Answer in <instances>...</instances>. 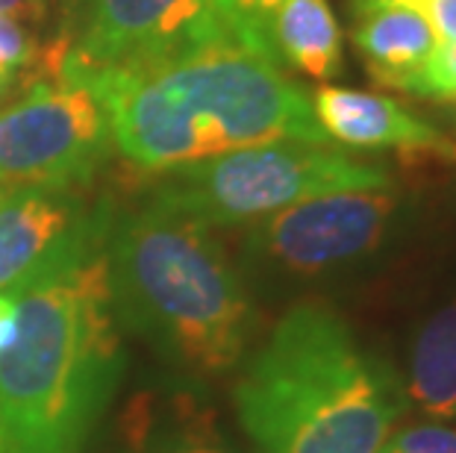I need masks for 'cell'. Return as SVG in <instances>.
<instances>
[{"label": "cell", "mask_w": 456, "mask_h": 453, "mask_svg": "<svg viewBox=\"0 0 456 453\" xmlns=\"http://www.w3.org/2000/svg\"><path fill=\"white\" fill-rule=\"evenodd\" d=\"M380 453H456V430L444 424H415L392 436Z\"/></svg>", "instance_id": "cell-18"}, {"label": "cell", "mask_w": 456, "mask_h": 453, "mask_svg": "<svg viewBox=\"0 0 456 453\" xmlns=\"http://www.w3.org/2000/svg\"><path fill=\"white\" fill-rule=\"evenodd\" d=\"M0 453H12V448H9L6 433H4V424H0Z\"/></svg>", "instance_id": "cell-23"}, {"label": "cell", "mask_w": 456, "mask_h": 453, "mask_svg": "<svg viewBox=\"0 0 456 453\" xmlns=\"http://www.w3.org/2000/svg\"><path fill=\"white\" fill-rule=\"evenodd\" d=\"M71 89L101 101L112 142L144 174L271 142L327 144L313 98L271 53L212 42L144 71H94Z\"/></svg>", "instance_id": "cell-1"}, {"label": "cell", "mask_w": 456, "mask_h": 453, "mask_svg": "<svg viewBox=\"0 0 456 453\" xmlns=\"http://www.w3.org/2000/svg\"><path fill=\"white\" fill-rule=\"evenodd\" d=\"M80 186H15L0 198V292L18 297L103 247L112 204H86Z\"/></svg>", "instance_id": "cell-9"}, {"label": "cell", "mask_w": 456, "mask_h": 453, "mask_svg": "<svg viewBox=\"0 0 456 453\" xmlns=\"http://www.w3.org/2000/svg\"><path fill=\"white\" fill-rule=\"evenodd\" d=\"M401 209L395 186L351 189L309 198L256 221L248 254L268 271L322 277L380 250Z\"/></svg>", "instance_id": "cell-8"}, {"label": "cell", "mask_w": 456, "mask_h": 453, "mask_svg": "<svg viewBox=\"0 0 456 453\" xmlns=\"http://www.w3.org/2000/svg\"><path fill=\"white\" fill-rule=\"evenodd\" d=\"M112 150L110 118L86 89L36 83L0 109V186H86Z\"/></svg>", "instance_id": "cell-7"}, {"label": "cell", "mask_w": 456, "mask_h": 453, "mask_svg": "<svg viewBox=\"0 0 456 453\" xmlns=\"http://www.w3.org/2000/svg\"><path fill=\"white\" fill-rule=\"evenodd\" d=\"M309 98H313L315 121L324 136L345 148L401 150L406 157H415V153L453 157L456 153V144L442 130L392 101L389 94L318 85L315 92H309Z\"/></svg>", "instance_id": "cell-10"}, {"label": "cell", "mask_w": 456, "mask_h": 453, "mask_svg": "<svg viewBox=\"0 0 456 453\" xmlns=\"http://www.w3.org/2000/svg\"><path fill=\"white\" fill-rule=\"evenodd\" d=\"M406 398L433 418H456V301L433 312L415 333Z\"/></svg>", "instance_id": "cell-14"}, {"label": "cell", "mask_w": 456, "mask_h": 453, "mask_svg": "<svg viewBox=\"0 0 456 453\" xmlns=\"http://www.w3.org/2000/svg\"><path fill=\"white\" fill-rule=\"evenodd\" d=\"M406 392L333 306H292L239 374L232 403L259 453H380Z\"/></svg>", "instance_id": "cell-2"}, {"label": "cell", "mask_w": 456, "mask_h": 453, "mask_svg": "<svg viewBox=\"0 0 456 453\" xmlns=\"http://www.w3.org/2000/svg\"><path fill=\"white\" fill-rule=\"evenodd\" d=\"M12 89H15V80L9 74L0 71V98H6V94L12 92Z\"/></svg>", "instance_id": "cell-22"}, {"label": "cell", "mask_w": 456, "mask_h": 453, "mask_svg": "<svg viewBox=\"0 0 456 453\" xmlns=\"http://www.w3.org/2000/svg\"><path fill=\"white\" fill-rule=\"evenodd\" d=\"M277 60L313 80L342 74V30L327 0H283L268 24Z\"/></svg>", "instance_id": "cell-13"}, {"label": "cell", "mask_w": 456, "mask_h": 453, "mask_svg": "<svg viewBox=\"0 0 456 453\" xmlns=\"http://www.w3.org/2000/svg\"><path fill=\"white\" fill-rule=\"evenodd\" d=\"M351 38L368 77L389 92H406V83L439 44L421 9L412 4H383L354 15Z\"/></svg>", "instance_id": "cell-11"}, {"label": "cell", "mask_w": 456, "mask_h": 453, "mask_svg": "<svg viewBox=\"0 0 456 453\" xmlns=\"http://www.w3.org/2000/svg\"><path fill=\"white\" fill-rule=\"evenodd\" d=\"M80 4H83V0H62V24L77 12V9H80Z\"/></svg>", "instance_id": "cell-21"}, {"label": "cell", "mask_w": 456, "mask_h": 453, "mask_svg": "<svg viewBox=\"0 0 456 453\" xmlns=\"http://www.w3.org/2000/svg\"><path fill=\"white\" fill-rule=\"evenodd\" d=\"M383 186L392 180L380 166L327 144L271 142L165 171L148 200L207 227H230L254 224L309 198Z\"/></svg>", "instance_id": "cell-5"}, {"label": "cell", "mask_w": 456, "mask_h": 453, "mask_svg": "<svg viewBox=\"0 0 456 453\" xmlns=\"http://www.w3.org/2000/svg\"><path fill=\"white\" fill-rule=\"evenodd\" d=\"M406 94L439 103L456 101V42L436 44V51L406 83Z\"/></svg>", "instance_id": "cell-16"}, {"label": "cell", "mask_w": 456, "mask_h": 453, "mask_svg": "<svg viewBox=\"0 0 456 453\" xmlns=\"http://www.w3.org/2000/svg\"><path fill=\"white\" fill-rule=\"evenodd\" d=\"M227 38L241 42L216 0H83L47 42V74L74 85L83 74L144 71Z\"/></svg>", "instance_id": "cell-6"}, {"label": "cell", "mask_w": 456, "mask_h": 453, "mask_svg": "<svg viewBox=\"0 0 456 453\" xmlns=\"http://www.w3.org/2000/svg\"><path fill=\"white\" fill-rule=\"evenodd\" d=\"M121 453H236L191 394H139L121 418Z\"/></svg>", "instance_id": "cell-12"}, {"label": "cell", "mask_w": 456, "mask_h": 453, "mask_svg": "<svg viewBox=\"0 0 456 453\" xmlns=\"http://www.w3.org/2000/svg\"><path fill=\"white\" fill-rule=\"evenodd\" d=\"M15 324H18V306H15V297L0 292V353H4V351L9 348V344H12Z\"/></svg>", "instance_id": "cell-20"}, {"label": "cell", "mask_w": 456, "mask_h": 453, "mask_svg": "<svg viewBox=\"0 0 456 453\" xmlns=\"http://www.w3.org/2000/svg\"><path fill=\"white\" fill-rule=\"evenodd\" d=\"M115 315L189 374L241 362L254 303L212 227L148 200L110 215L103 236Z\"/></svg>", "instance_id": "cell-4"}, {"label": "cell", "mask_w": 456, "mask_h": 453, "mask_svg": "<svg viewBox=\"0 0 456 453\" xmlns=\"http://www.w3.org/2000/svg\"><path fill=\"white\" fill-rule=\"evenodd\" d=\"M42 51L45 42L36 36L33 27L0 15V71L12 77L15 85L24 89V83L30 80L42 60Z\"/></svg>", "instance_id": "cell-15"}, {"label": "cell", "mask_w": 456, "mask_h": 453, "mask_svg": "<svg viewBox=\"0 0 456 453\" xmlns=\"http://www.w3.org/2000/svg\"><path fill=\"white\" fill-rule=\"evenodd\" d=\"M0 353V424L12 453H83L124 371L103 247L15 297Z\"/></svg>", "instance_id": "cell-3"}, {"label": "cell", "mask_w": 456, "mask_h": 453, "mask_svg": "<svg viewBox=\"0 0 456 453\" xmlns=\"http://www.w3.org/2000/svg\"><path fill=\"white\" fill-rule=\"evenodd\" d=\"M216 4L221 12H224L232 30L239 33L241 42L256 47V51H265L277 60L274 44H271V36H268V24H271L274 9L283 4V0H216Z\"/></svg>", "instance_id": "cell-17"}, {"label": "cell", "mask_w": 456, "mask_h": 453, "mask_svg": "<svg viewBox=\"0 0 456 453\" xmlns=\"http://www.w3.org/2000/svg\"><path fill=\"white\" fill-rule=\"evenodd\" d=\"M47 12H51V0H0V15L24 21L27 27H45Z\"/></svg>", "instance_id": "cell-19"}]
</instances>
